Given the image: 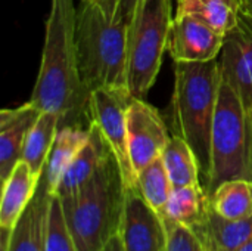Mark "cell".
<instances>
[{"label":"cell","instance_id":"12","mask_svg":"<svg viewBox=\"0 0 252 251\" xmlns=\"http://www.w3.org/2000/svg\"><path fill=\"white\" fill-rule=\"evenodd\" d=\"M41 109L30 101L18 108L0 111V179L9 178L18 161L22 160L25 139L40 117Z\"/></svg>","mask_w":252,"mask_h":251},{"label":"cell","instance_id":"27","mask_svg":"<svg viewBox=\"0 0 252 251\" xmlns=\"http://www.w3.org/2000/svg\"><path fill=\"white\" fill-rule=\"evenodd\" d=\"M100 251H126L124 244H123V238H121V235H120V231L115 232V234L108 240V243L103 246V249Z\"/></svg>","mask_w":252,"mask_h":251},{"label":"cell","instance_id":"7","mask_svg":"<svg viewBox=\"0 0 252 251\" xmlns=\"http://www.w3.org/2000/svg\"><path fill=\"white\" fill-rule=\"evenodd\" d=\"M133 98L127 86H106L93 90L89 101L90 123L99 127L114 152L126 189L136 186V176L127 151V109Z\"/></svg>","mask_w":252,"mask_h":251},{"label":"cell","instance_id":"19","mask_svg":"<svg viewBox=\"0 0 252 251\" xmlns=\"http://www.w3.org/2000/svg\"><path fill=\"white\" fill-rule=\"evenodd\" d=\"M238 0H177V15H189L227 36L239 22Z\"/></svg>","mask_w":252,"mask_h":251},{"label":"cell","instance_id":"23","mask_svg":"<svg viewBox=\"0 0 252 251\" xmlns=\"http://www.w3.org/2000/svg\"><path fill=\"white\" fill-rule=\"evenodd\" d=\"M136 188L139 189L146 204L157 215L162 216L174 186L161 157L152 161L137 175Z\"/></svg>","mask_w":252,"mask_h":251},{"label":"cell","instance_id":"5","mask_svg":"<svg viewBox=\"0 0 252 251\" xmlns=\"http://www.w3.org/2000/svg\"><path fill=\"white\" fill-rule=\"evenodd\" d=\"M230 179L252 180V112L221 77L213 123L207 194Z\"/></svg>","mask_w":252,"mask_h":251},{"label":"cell","instance_id":"26","mask_svg":"<svg viewBox=\"0 0 252 251\" xmlns=\"http://www.w3.org/2000/svg\"><path fill=\"white\" fill-rule=\"evenodd\" d=\"M137 1H139V0H118V6H117L118 15H120L123 19H126L128 24L131 22L134 9H136V6H137Z\"/></svg>","mask_w":252,"mask_h":251},{"label":"cell","instance_id":"3","mask_svg":"<svg viewBox=\"0 0 252 251\" xmlns=\"http://www.w3.org/2000/svg\"><path fill=\"white\" fill-rule=\"evenodd\" d=\"M220 62H174V89L170 104L171 135L195 152L201 183L207 188L211 169V135L219 99Z\"/></svg>","mask_w":252,"mask_h":251},{"label":"cell","instance_id":"20","mask_svg":"<svg viewBox=\"0 0 252 251\" xmlns=\"http://www.w3.org/2000/svg\"><path fill=\"white\" fill-rule=\"evenodd\" d=\"M210 207L227 220L252 217V180L230 179L208 195Z\"/></svg>","mask_w":252,"mask_h":251},{"label":"cell","instance_id":"17","mask_svg":"<svg viewBox=\"0 0 252 251\" xmlns=\"http://www.w3.org/2000/svg\"><path fill=\"white\" fill-rule=\"evenodd\" d=\"M50 194L40 179L34 198L10 234L6 251H43V229Z\"/></svg>","mask_w":252,"mask_h":251},{"label":"cell","instance_id":"6","mask_svg":"<svg viewBox=\"0 0 252 251\" xmlns=\"http://www.w3.org/2000/svg\"><path fill=\"white\" fill-rule=\"evenodd\" d=\"M173 0H139L127 43V86L134 98L145 99L162 65L173 22Z\"/></svg>","mask_w":252,"mask_h":251},{"label":"cell","instance_id":"18","mask_svg":"<svg viewBox=\"0 0 252 251\" xmlns=\"http://www.w3.org/2000/svg\"><path fill=\"white\" fill-rule=\"evenodd\" d=\"M59 129L61 117L55 112L41 111L40 117L31 127L25 139L22 160L30 166L32 175L37 179H40L44 172L49 154L52 151Z\"/></svg>","mask_w":252,"mask_h":251},{"label":"cell","instance_id":"8","mask_svg":"<svg viewBox=\"0 0 252 251\" xmlns=\"http://www.w3.org/2000/svg\"><path fill=\"white\" fill-rule=\"evenodd\" d=\"M170 138L159 111L145 99L133 98L127 109V151L136 179L146 166L162 155Z\"/></svg>","mask_w":252,"mask_h":251},{"label":"cell","instance_id":"11","mask_svg":"<svg viewBox=\"0 0 252 251\" xmlns=\"http://www.w3.org/2000/svg\"><path fill=\"white\" fill-rule=\"evenodd\" d=\"M223 34L189 15H174L167 50L174 62H210L221 53Z\"/></svg>","mask_w":252,"mask_h":251},{"label":"cell","instance_id":"16","mask_svg":"<svg viewBox=\"0 0 252 251\" xmlns=\"http://www.w3.org/2000/svg\"><path fill=\"white\" fill-rule=\"evenodd\" d=\"M89 127L62 126L59 129L52 151L49 154L44 172L40 178L44 182L47 192L50 195H56L58 186L65 170L75 158V155L80 152V149L86 145L90 135Z\"/></svg>","mask_w":252,"mask_h":251},{"label":"cell","instance_id":"25","mask_svg":"<svg viewBox=\"0 0 252 251\" xmlns=\"http://www.w3.org/2000/svg\"><path fill=\"white\" fill-rule=\"evenodd\" d=\"M167 229L165 251H207L202 240L192 226L164 223Z\"/></svg>","mask_w":252,"mask_h":251},{"label":"cell","instance_id":"4","mask_svg":"<svg viewBox=\"0 0 252 251\" xmlns=\"http://www.w3.org/2000/svg\"><path fill=\"white\" fill-rule=\"evenodd\" d=\"M124 194L123 173L111 151L87 185L59 198L77 251H100L118 232Z\"/></svg>","mask_w":252,"mask_h":251},{"label":"cell","instance_id":"2","mask_svg":"<svg viewBox=\"0 0 252 251\" xmlns=\"http://www.w3.org/2000/svg\"><path fill=\"white\" fill-rule=\"evenodd\" d=\"M117 6L118 0H80L77 7L78 65L89 93L106 86H127L130 24L118 15Z\"/></svg>","mask_w":252,"mask_h":251},{"label":"cell","instance_id":"13","mask_svg":"<svg viewBox=\"0 0 252 251\" xmlns=\"http://www.w3.org/2000/svg\"><path fill=\"white\" fill-rule=\"evenodd\" d=\"M89 130L90 135L86 145L80 149V152L75 155V158L65 170L55 197L62 198L80 191L84 185H87L92 180L103 160L111 152L108 142L105 141L99 127L94 123H90Z\"/></svg>","mask_w":252,"mask_h":251},{"label":"cell","instance_id":"1","mask_svg":"<svg viewBox=\"0 0 252 251\" xmlns=\"http://www.w3.org/2000/svg\"><path fill=\"white\" fill-rule=\"evenodd\" d=\"M74 0H50L38 75L30 102L55 112L62 126H90V93L80 75Z\"/></svg>","mask_w":252,"mask_h":251},{"label":"cell","instance_id":"10","mask_svg":"<svg viewBox=\"0 0 252 251\" xmlns=\"http://www.w3.org/2000/svg\"><path fill=\"white\" fill-rule=\"evenodd\" d=\"M219 62L221 77L252 112V16L241 12L238 25L224 37Z\"/></svg>","mask_w":252,"mask_h":251},{"label":"cell","instance_id":"9","mask_svg":"<svg viewBox=\"0 0 252 251\" xmlns=\"http://www.w3.org/2000/svg\"><path fill=\"white\" fill-rule=\"evenodd\" d=\"M118 231L126 251H165L167 249L165 225L161 216L146 204L136 186L126 189Z\"/></svg>","mask_w":252,"mask_h":251},{"label":"cell","instance_id":"14","mask_svg":"<svg viewBox=\"0 0 252 251\" xmlns=\"http://www.w3.org/2000/svg\"><path fill=\"white\" fill-rule=\"evenodd\" d=\"M207 251H239L252 240V217L245 220H227L219 216L210 203L193 226Z\"/></svg>","mask_w":252,"mask_h":251},{"label":"cell","instance_id":"21","mask_svg":"<svg viewBox=\"0 0 252 251\" xmlns=\"http://www.w3.org/2000/svg\"><path fill=\"white\" fill-rule=\"evenodd\" d=\"M161 158L174 188L202 185L196 155L182 138L171 135Z\"/></svg>","mask_w":252,"mask_h":251},{"label":"cell","instance_id":"24","mask_svg":"<svg viewBox=\"0 0 252 251\" xmlns=\"http://www.w3.org/2000/svg\"><path fill=\"white\" fill-rule=\"evenodd\" d=\"M43 251H77L59 197L50 195L44 217Z\"/></svg>","mask_w":252,"mask_h":251},{"label":"cell","instance_id":"15","mask_svg":"<svg viewBox=\"0 0 252 251\" xmlns=\"http://www.w3.org/2000/svg\"><path fill=\"white\" fill-rule=\"evenodd\" d=\"M38 180L30 166L21 160L1 183V203H0V228L13 229L22 213L35 195Z\"/></svg>","mask_w":252,"mask_h":251},{"label":"cell","instance_id":"22","mask_svg":"<svg viewBox=\"0 0 252 251\" xmlns=\"http://www.w3.org/2000/svg\"><path fill=\"white\" fill-rule=\"evenodd\" d=\"M207 204L208 194L202 185L174 188L161 219L164 223L186 225L193 228L201 220Z\"/></svg>","mask_w":252,"mask_h":251},{"label":"cell","instance_id":"29","mask_svg":"<svg viewBox=\"0 0 252 251\" xmlns=\"http://www.w3.org/2000/svg\"><path fill=\"white\" fill-rule=\"evenodd\" d=\"M239 251H252V240L248 243V244H247V246H245V247H244V249H241Z\"/></svg>","mask_w":252,"mask_h":251},{"label":"cell","instance_id":"28","mask_svg":"<svg viewBox=\"0 0 252 251\" xmlns=\"http://www.w3.org/2000/svg\"><path fill=\"white\" fill-rule=\"evenodd\" d=\"M239 1V6H241V10L247 15L252 16V0H238Z\"/></svg>","mask_w":252,"mask_h":251}]
</instances>
